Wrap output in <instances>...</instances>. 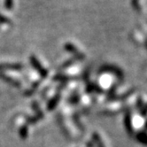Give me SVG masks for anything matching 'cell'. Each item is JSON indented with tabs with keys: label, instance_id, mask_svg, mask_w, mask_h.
I'll return each mask as SVG.
<instances>
[{
	"label": "cell",
	"instance_id": "obj_9",
	"mask_svg": "<svg viewBox=\"0 0 147 147\" xmlns=\"http://www.w3.org/2000/svg\"><path fill=\"white\" fill-rule=\"evenodd\" d=\"M88 147H91V145H90V144H88Z\"/></svg>",
	"mask_w": 147,
	"mask_h": 147
},
{
	"label": "cell",
	"instance_id": "obj_6",
	"mask_svg": "<svg viewBox=\"0 0 147 147\" xmlns=\"http://www.w3.org/2000/svg\"><path fill=\"white\" fill-rule=\"evenodd\" d=\"M132 5L134 6V9H136V11H138L140 12V5H139V2H138V0H132V2H131Z\"/></svg>",
	"mask_w": 147,
	"mask_h": 147
},
{
	"label": "cell",
	"instance_id": "obj_8",
	"mask_svg": "<svg viewBox=\"0 0 147 147\" xmlns=\"http://www.w3.org/2000/svg\"><path fill=\"white\" fill-rule=\"evenodd\" d=\"M0 22H1V23H6V24H9L11 22H10V20H9L7 18L4 17L2 14H0Z\"/></svg>",
	"mask_w": 147,
	"mask_h": 147
},
{
	"label": "cell",
	"instance_id": "obj_1",
	"mask_svg": "<svg viewBox=\"0 0 147 147\" xmlns=\"http://www.w3.org/2000/svg\"><path fill=\"white\" fill-rule=\"evenodd\" d=\"M30 61H31V63H32V65H33V67L38 71V73L40 74V75L43 76V77H45L46 76H47V71L42 67L41 65H40V63H39V61L37 60V59L36 58V57H34V56H32L31 57V59H30Z\"/></svg>",
	"mask_w": 147,
	"mask_h": 147
},
{
	"label": "cell",
	"instance_id": "obj_7",
	"mask_svg": "<svg viewBox=\"0 0 147 147\" xmlns=\"http://www.w3.org/2000/svg\"><path fill=\"white\" fill-rule=\"evenodd\" d=\"M58 99H59V97H57L56 98H53L51 100V102H50L49 106H48V109H53V107H55V105L58 103Z\"/></svg>",
	"mask_w": 147,
	"mask_h": 147
},
{
	"label": "cell",
	"instance_id": "obj_4",
	"mask_svg": "<svg viewBox=\"0 0 147 147\" xmlns=\"http://www.w3.org/2000/svg\"><path fill=\"white\" fill-rule=\"evenodd\" d=\"M94 140H95V142H96L98 147H105V146H104V144H103V142L101 141V139H100V138H99V136H98V135L94 134Z\"/></svg>",
	"mask_w": 147,
	"mask_h": 147
},
{
	"label": "cell",
	"instance_id": "obj_5",
	"mask_svg": "<svg viewBox=\"0 0 147 147\" xmlns=\"http://www.w3.org/2000/svg\"><path fill=\"white\" fill-rule=\"evenodd\" d=\"M5 6L7 10H12L13 7V0H5Z\"/></svg>",
	"mask_w": 147,
	"mask_h": 147
},
{
	"label": "cell",
	"instance_id": "obj_2",
	"mask_svg": "<svg viewBox=\"0 0 147 147\" xmlns=\"http://www.w3.org/2000/svg\"><path fill=\"white\" fill-rule=\"evenodd\" d=\"M65 48H66L67 51H68L69 52H72L73 54H75L76 56H77L79 58H82L83 57V55L78 51V49H76L72 44H67L66 46H65Z\"/></svg>",
	"mask_w": 147,
	"mask_h": 147
},
{
	"label": "cell",
	"instance_id": "obj_3",
	"mask_svg": "<svg viewBox=\"0 0 147 147\" xmlns=\"http://www.w3.org/2000/svg\"><path fill=\"white\" fill-rule=\"evenodd\" d=\"M22 67V65H12V64L0 65V68H5V69H20Z\"/></svg>",
	"mask_w": 147,
	"mask_h": 147
}]
</instances>
